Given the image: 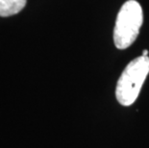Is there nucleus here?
<instances>
[{
	"label": "nucleus",
	"mask_w": 149,
	"mask_h": 148,
	"mask_svg": "<svg viewBox=\"0 0 149 148\" xmlns=\"http://www.w3.org/2000/svg\"><path fill=\"white\" fill-rule=\"evenodd\" d=\"M143 21L141 6L136 0L126 1L117 14L113 42L116 48L126 49L137 40Z\"/></svg>",
	"instance_id": "obj_2"
},
{
	"label": "nucleus",
	"mask_w": 149,
	"mask_h": 148,
	"mask_svg": "<svg viewBox=\"0 0 149 148\" xmlns=\"http://www.w3.org/2000/svg\"><path fill=\"white\" fill-rule=\"evenodd\" d=\"M27 0H0V17H8L23 10Z\"/></svg>",
	"instance_id": "obj_3"
},
{
	"label": "nucleus",
	"mask_w": 149,
	"mask_h": 148,
	"mask_svg": "<svg viewBox=\"0 0 149 148\" xmlns=\"http://www.w3.org/2000/svg\"><path fill=\"white\" fill-rule=\"evenodd\" d=\"M148 73L147 56H141L130 62L117 81L116 90L117 101L123 106H131L137 100Z\"/></svg>",
	"instance_id": "obj_1"
},
{
	"label": "nucleus",
	"mask_w": 149,
	"mask_h": 148,
	"mask_svg": "<svg viewBox=\"0 0 149 148\" xmlns=\"http://www.w3.org/2000/svg\"><path fill=\"white\" fill-rule=\"evenodd\" d=\"M147 55H148V51H147V50H143V52H142L141 56H145V57H146Z\"/></svg>",
	"instance_id": "obj_4"
}]
</instances>
